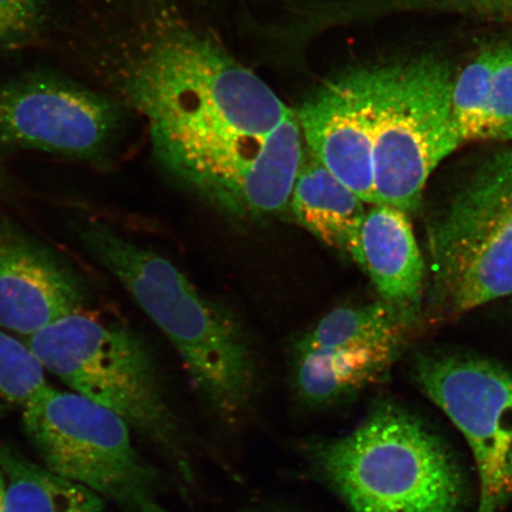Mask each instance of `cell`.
<instances>
[{"label": "cell", "mask_w": 512, "mask_h": 512, "mask_svg": "<svg viewBox=\"0 0 512 512\" xmlns=\"http://www.w3.org/2000/svg\"><path fill=\"white\" fill-rule=\"evenodd\" d=\"M46 19V0H0V48L18 49L38 35Z\"/></svg>", "instance_id": "cell-20"}, {"label": "cell", "mask_w": 512, "mask_h": 512, "mask_svg": "<svg viewBox=\"0 0 512 512\" xmlns=\"http://www.w3.org/2000/svg\"><path fill=\"white\" fill-rule=\"evenodd\" d=\"M451 110L464 143L512 140V43L480 50L453 73Z\"/></svg>", "instance_id": "cell-13"}, {"label": "cell", "mask_w": 512, "mask_h": 512, "mask_svg": "<svg viewBox=\"0 0 512 512\" xmlns=\"http://www.w3.org/2000/svg\"><path fill=\"white\" fill-rule=\"evenodd\" d=\"M370 68L376 204L413 214L433 171L464 144L452 118L453 72L435 57Z\"/></svg>", "instance_id": "cell-6"}, {"label": "cell", "mask_w": 512, "mask_h": 512, "mask_svg": "<svg viewBox=\"0 0 512 512\" xmlns=\"http://www.w3.org/2000/svg\"><path fill=\"white\" fill-rule=\"evenodd\" d=\"M433 294L447 316L512 297V146L459 181L427 226Z\"/></svg>", "instance_id": "cell-5"}, {"label": "cell", "mask_w": 512, "mask_h": 512, "mask_svg": "<svg viewBox=\"0 0 512 512\" xmlns=\"http://www.w3.org/2000/svg\"><path fill=\"white\" fill-rule=\"evenodd\" d=\"M304 137L291 111L262 144L241 183V217H265L290 207L305 158Z\"/></svg>", "instance_id": "cell-16"}, {"label": "cell", "mask_w": 512, "mask_h": 512, "mask_svg": "<svg viewBox=\"0 0 512 512\" xmlns=\"http://www.w3.org/2000/svg\"><path fill=\"white\" fill-rule=\"evenodd\" d=\"M88 287L59 254L0 214V328L28 338L87 309Z\"/></svg>", "instance_id": "cell-11"}, {"label": "cell", "mask_w": 512, "mask_h": 512, "mask_svg": "<svg viewBox=\"0 0 512 512\" xmlns=\"http://www.w3.org/2000/svg\"><path fill=\"white\" fill-rule=\"evenodd\" d=\"M124 117L107 96L47 74L0 83V144L96 162L118 143Z\"/></svg>", "instance_id": "cell-9"}, {"label": "cell", "mask_w": 512, "mask_h": 512, "mask_svg": "<svg viewBox=\"0 0 512 512\" xmlns=\"http://www.w3.org/2000/svg\"><path fill=\"white\" fill-rule=\"evenodd\" d=\"M24 342L44 370L74 393L118 414L168 457L185 488L194 485L187 435L165 398L151 352L136 332L83 309Z\"/></svg>", "instance_id": "cell-4"}, {"label": "cell", "mask_w": 512, "mask_h": 512, "mask_svg": "<svg viewBox=\"0 0 512 512\" xmlns=\"http://www.w3.org/2000/svg\"><path fill=\"white\" fill-rule=\"evenodd\" d=\"M48 387L46 370L27 343L0 328V399L24 408Z\"/></svg>", "instance_id": "cell-19"}, {"label": "cell", "mask_w": 512, "mask_h": 512, "mask_svg": "<svg viewBox=\"0 0 512 512\" xmlns=\"http://www.w3.org/2000/svg\"><path fill=\"white\" fill-rule=\"evenodd\" d=\"M508 464H509V473H510V476L512 479V444H511V448H510Z\"/></svg>", "instance_id": "cell-25"}, {"label": "cell", "mask_w": 512, "mask_h": 512, "mask_svg": "<svg viewBox=\"0 0 512 512\" xmlns=\"http://www.w3.org/2000/svg\"><path fill=\"white\" fill-rule=\"evenodd\" d=\"M157 29L125 81L153 155L179 182L241 217L243 176L291 110L213 38L177 21Z\"/></svg>", "instance_id": "cell-1"}, {"label": "cell", "mask_w": 512, "mask_h": 512, "mask_svg": "<svg viewBox=\"0 0 512 512\" xmlns=\"http://www.w3.org/2000/svg\"><path fill=\"white\" fill-rule=\"evenodd\" d=\"M413 379L470 447L479 478L477 512H501L512 496V371L483 357L432 352L416 358Z\"/></svg>", "instance_id": "cell-8"}, {"label": "cell", "mask_w": 512, "mask_h": 512, "mask_svg": "<svg viewBox=\"0 0 512 512\" xmlns=\"http://www.w3.org/2000/svg\"><path fill=\"white\" fill-rule=\"evenodd\" d=\"M6 495V478L4 473L0 471V512L3 511L4 501Z\"/></svg>", "instance_id": "cell-23"}, {"label": "cell", "mask_w": 512, "mask_h": 512, "mask_svg": "<svg viewBox=\"0 0 512 512\" xmlns=\"http://www.w3.org/2000/svg\"><path fill=\"white\" fill-rule=\"evenodd\" d=\"M251 512H300L291 508L286 507H278V505H271V507H264L260 509L253 510Z\"/></svg>", "instance_id": "cell-24"}, {"label": "cell", "mask_w": 512, "mask_h": 512, "mask_svg": "<svg viewBox=\"0 0 512 512\" xmlns=\"http://www.w3.org/2000/svg\"><path fill=\"white\" fill-rule=\"evenodd\" d=\"M313 477L350 512H460L464 472L450 448L418 416L380 401L342 437L304 447Z\"/></svg>", "instance_id": "cell-3"}, {"label": "cell", "mask_w": 512, "mask_h": 512, "mask_svg": "<svg viewBox=\"0 0 512 512\" xmlns=\"http://www.w3.org/2000/svg\"><path fill=\"white\" fill-rule=\"evenodd\" d=\"M9 178L6 175V170L4 168L2 158H0V197L5 194V191L8 190Z\"/></svg>", "instance_id": "cell-22"}, {"label": "cell", "mask_w": 512, "mask_h": 512, "mask_svg": "<svg viewBox=\"0 0 512 512\" xmlns=\"http://www.w3.org/2000/svg\"><path fill=\"white\" fill-rule=\"evenodd\" d=\"M356 264L384 302L418 312L425 285V261L405 211L383 204L367 210Z\"/></svg>", "instance_id": "cell-12"}, {"label": "cell", "mask_w": 512, "mask_h": 512, "mask_svg": "<svg viewBox=\"0 0 512 512\" xmlns=\"http://www.w3.org/2000/svg\"><path fill=\"white\" fill-rule=\"evenodd\" d=\"M309 152V151H307ZM366 203L307 153L294 185V219L325 246L356 261Z\"/></svg>", "instance_id": "cell-15"}, {"label": "cell", "mask_w": 512, "mask_h": 512, "mask_svg": "<svg viewBox=\"0 0 512 512\" xmlns=\"http://www.w3.org/2000/svg\"><path fill=\"white\" fill-rule=\"evenodd\" d=\"M75 233L181 356L194 387L217 418L235 427L251 413L258 373L245 332L228 311L209 302L164 256L98 220L76 222Z\"/></svg>", "instance_id": "cell-2"}, {"label": "cell", "mask_w": 512, "mask_h": 512, "mask_svg": "<svg viewBox=\"0 0 512 512\" xmlns=\"http://www.w3.org/2000/svg\"><path fill=\"white\" fill-rule=\"evenodd\" d=\"M477 14L512 22V0H459Z\"/></svg>", "instance_id": "cell-21"}, {"label": "cell", "mask_w": 512, "mask_h": 512, "mask_svg": "<svg viewBox=\"0 0 512 512\" xmlns=\"http://www.w3.org/2000/svg\"><path fill=\"white\" fill-rule=\"evenodd\" d=\"M401 349L402 345H350L294 351L293 383L297 398L312 411L342 405L380 381Z\"/></svg>", "instance_id": "cell-14"}, {"label": "cell", "mask_w": 512, "mask_h": 512, "mask_svg": "<svg viewBox=\"0 0 512 512\" xmlns=\"http://www.w3.org/2000/svg\"><path fill=\"white\" fill-rule=\"evenodd\" d=\"M23 425L44 466L126 512H171L162 478L134 447L118 414L48 387L23 408Z\"/></svg>", "instance_id": "cell-7"}, {"label": "cell", "mask_w": 512, "mask_h": 512, "mask_svg": "<svg viewBox=\"0 0 512 512\" xmlns=\"http://www.w3.org/2000/svg\"><path fill=\"white\" fill-rule=\"evenodd\" d=\"M415 313L382 299L367 305L339 307L300 338L294 351L402 345Z\"/></svg>", "instance_id": "cell-18"}, {"label": "cell", "mask_w": 512, "mask_h": 512, "mask_svg": "<svg viewBox=\"0 0 512 512\" xmlns=\"http://www.w3.org/2000/svg\"><path fill=\"white\" fill-rule=\"evenodd\" d=\"M0 471L6 478L2 512H106L104 498L31 462L3 443Z\"/></svg>", "instance_id": "cell-17"}, {"label": "cell", "mask_w": 512, "mask_h": 512, "mask_svg": "<svg viewBox=\"0 0 512 512\" xmlns=\"http://www.w3.org/2000/svg\"><path fill=\"white\" fill-rule=\"evenodd\" d=\"M296 114L307 151L364 203L376 206L370 64L325 80Z\"/></svg>", "instance_id": "cell-10"}]
</instances>
